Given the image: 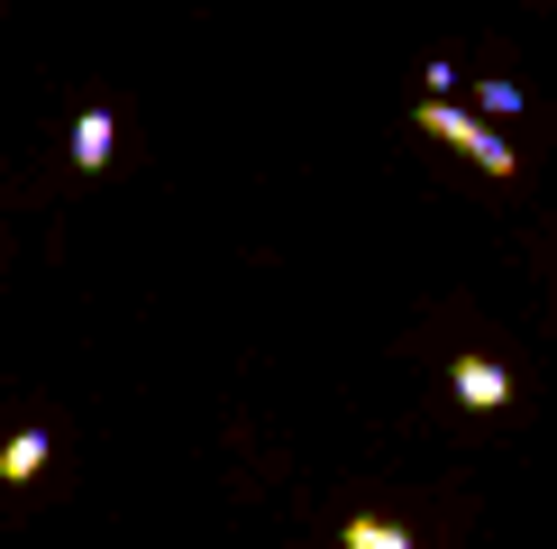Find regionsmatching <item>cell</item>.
<instances>
[{
	"mask_svg": "<svg viewBox=\"0 0 557 549\" xmlns=\"http://www.w3.org/2000/svg\"><path fill=\"white\" fill-rule=\"evenodd\" d=\"M411 129H421V137H438V147H457L467 166H484L494 183H512V174H521L512 137H494V120H475L467 101H421V110H411Z\"/></svg>",
	"mask_w": 557,
	"mask_h": 549,
	"instance_id": "1",
	"label": "cell"
},
{
	"mask_svg": "<svg viewBox=\"0 0 557 549\" xmlns=\"http://www.w3.org/2000/svg\"><path fill=\"white\" fill-rule=\"evenodd\" d=\"M448 394L467 412H503V403H512V376H503V357H457L448 366Z\"/></svg>",
	"mask_w": 557,
	"mask_h": 549,
	"instance_id": "2",
	"label": "cell"
},
{
	"mask_svg": "<svg viewBox=\"0 0 557 549\" xmlns=\"http://www.w3.org/2000/svg\"><path fill=\"white\" fill-rule=\"evenodd\" d=\"M110 156H120V110L91 101L83 120H74V166H83V174H110Z\"/></svg>",
	"mask_w": 557,
	"mask_h": 549,
	"instance_id": "3",
	"label": "cell"
},
{
	"mask_svg": "<svg viewBox=\"0 0 557 549\" xmlns=\"http://www.w3.org/2000/svg\"><path fill=\"white\" fill-rule=\"evenodd\" d=\"M338 540L347 549H421V540H411V522H384V513H347Z\"/></svg>",
	"mask_w": 557,
	"mask_h": 549,
	"instance_id": "4",
	"label": "cell"
},
{
	"mask_svg": "<svg viewBox=\"0 0 557 549\" xmlns=\"http://www.w3.org/2000/svg\"><path fill=\"white\" fill-rule=\"evenodd\" d=\"M37 467H46V430H10L0 440V486H37Z\"/></svg>",
	"mask_w": 557,
	"mask_h": 549,
	"instance_id": "5",
	"label": "cell"
},
{
	"mask_svg": "<svg viewBox=\"0 0 557 549\" xmlns=\"http://www.w3.org/2000/svg\"><path fill=\"white\" fill-rule=\"evenodd\" d=\"M475 120H521V83H503V74H475Z\"/></svg>",
	"mask_w": 557,
	"mask_h": 549,
	"instance_id": "6",
	"label": "cell"
}]
</instances>
